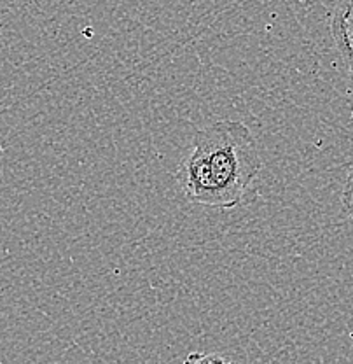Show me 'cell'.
Segmentation results:
<instances>
[{
  "instance_id": "7a4b0ae2",
  "label": "cell",
  "mask_w": 353,
  "mask_h": 364,
  "mask_svg": "<svg viewBox=\"0 0 353 364\" xmlns=\"http://www.w3.org/2000/svg\"><path fill=\"white\" fill-rule=\"evenodd\" d=\"M331 32H332L334 43H336V48L340 49L341 56H343V62L344 65H347L348 74H350V77L353 79V49L350 48V44H348L347 32H344L343 23H341V20L336 16V14H334L331 21Z\"/></svg>"
},
{
  "instance_id": "277c9868",
  "label": "cell",
  "mask_w": 353,
  "mask_h": 364,
  "mask_svg": "<svg viewBox=\"0 0 353 364\" xmlns=\"http://www.w3.org/2000/svg\"><path fill=\"white\" fill-rule=\"evenodd\" d=\"M341 202H343L344 210H347V214L350 215V219L353 223V166L350 168V172H348L347 181H344L343 195H341Z\"/></svg>"
},
{
  "instance_id": "8992f818",
  "label": "cell",
  "mask_w": 353,
  "mask_h": 364,
  "mask_svg": "<svg viewBox=\"0 0 353 364\" xmlns=\"http://www.w3.org/2000/svg\"><path fill=\"white\" fill-rule=\"evenodd\" d=\"M347 39H348V44H350V48L353 49V36H347Z\"/></svg>"
},
{
  "instance_id": "6da1fadb",
  "label": "cell",
  "mask_w": 353,
  "mask_h": 364,
  "mask_svg": "<svg viewBox=\"0 0 353 364\" xmlns=\"http://www.w3.org/2000/svg\"><path fill=\"white\" fill-rule=\"evenodd\" d=\"M263 170L256 136L241 121L221 119L198 130L192 151L180 163L177 182L191 203L238 207Z\"/></svg>"
},
{
  "instance_id": "5b68a950",
  "label": "cell",
  "mask_w": 353,
  "mask_h": 364,
  "mask_svg": "<svg viewBox=\"0 0 353 364\" xmlns=\"http://www.w3.org/2000/svg\"><path fill=\"white\" fill-rule=\"evenodd\" d=\"M226 363V359L219 354H210V355H205L200 354V352H192L185 358V363Z\"/></svg>"
},
{
  "instance_id": "3957f363",
  "label": "cell",
  "mask_w": 353,
  "mask_h": 364,
  "mask_svg": "<svg viewBox=\"0 0 353 364\" xmlns=\"http://www.w3.org/2000/svg\"><path fill=\"white\" fill-rule=\"evenodd\" d=\"M334 14L343 23L347 36H353V0H343Z\"/></svg>"
}]
</instances>
